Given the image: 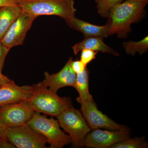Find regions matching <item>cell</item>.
<instances>
[{
    "label": "cell",
    "mask_w": 148,
    "mask_h": 148,
    "mask_svg": "<svg viewBox=\"0 0 148 148\" xmlns=\"http://www.w3.org/2000/svg\"><path fill=\"white\" fill-rule=\"evenodd\" d=\"M18 5V0H0V8Z\"/></svg>",
    "instance_id": "24"
},
{
    "label": "cell",
    "mask_w": 148,
    "mask_h": 148,
    "mask_svg": "<svg viewBox=\"0 0 148 148\" xmlns=\"http://www.w3.org/2000/svg\"><path fill=\"white\" fill-rule=\"evenodd\" d=\"M2 69L0 66V86L4 85L7 84L12 82L13 81L10 79L8 77L3 75L2 73Z\"/></svg>",
    "instance_id": "23"
},
{
    "label": "cell",
    "mask_w": 148,
    "mask_h": 148,
    "mask_svg": "<svg viewBox=\"0 0 148 148\" xmlns=\"http://www.w3.org/2000/svg\"><path fill=\"white\" fill-rule=\"evenodd\" d=\"M123 0H96L98 13L103 17L108 18L112 8L121 3Z\"/></svg>",
    "instance_id": "19"
},
{
    "label": "cell",
    "mask_w": 148,
    "mask_h": 148,
    "mask_svg": "<svg viewBox=\"0 0 148 148\" xmlns=\"http://www.w3.org/2000/svg\"><path fill=\"white\" fill-rule=\"evenodd\" d=\"M148 147V143L146 142L145 137L140 138L136 137L119 142L110 148H147Z\"/></svg>",
    "instance_id": "18"
},
{
    "label": "cell",
    "mask_w": 148,
    "mask_h": 148,
    "mask_svg": "<svg viewBox=\"0 0 148 148\" xmlns=\"http://www.w3.org/2000/svg\"><path fill=\"white\" fill-rule=\"evenodd\" d=\"M89 75L87 67L83 71L76 74L73 87L79 94V96L77 98L78 102L94 100L89 91Z\"/></svg>",
    "instance_id": "16"
},
{
    "label": "cell",
    "mask_w": 148,
    "mask_h": 148,
    "mask_svg": "<svg viewBox=\"0 0 148 148\" xmlns=\"http://www.w3.org/2000/svg\"><path fill=\"white\" fill-rule=\"evenodd\" d=\"M95 1H96V0H95Z\"/></svg>",
    "instance_id": "29"
},
{
    "label": "cell",
    "mask_w": 148,
    "mask_h": 148,
    "mask_svg": "<svg viewBox=\"0 0 148 148\" xmlns=\"http://www.w3.org/2000/svg\"><path fill=\"white\" fill-rule=\"evenodd\" d=\"M0 87H1V86H0Z\"/></svg>",
    "instance_id": "28"
},
{
    "label": "cell",
    "mask_w": 148,
    "mask_h": 148,
    "mask_svg": "<svg viewBox=\"0 0 148 148\" xmlns=\"http://www.w3.org/2000/svg\"><path fill=\"white\" fill-rule=\"evenodd\" d=\"M72 61L73 58L71 57L64 68L56 73L51 75L47 72H45V79L40 82L41 84L55 92H57L62 88L73 87L76 74L72 70L71 66Z\"/></svg>",
    "instance_id": "11"
},
{
    "label": "cell",
    "mask_w": 148,
    "mask_h": 148,
    "mask_svg": "<svg viewBox=\"0 0 148 148\" xmlns=\"http://www.w3.org/2000/svg\"><path fill=\"white\" fill-rule=\"evenodd\" d=\"M56 118L60 127L71 138L73 145L80 147L83 140L91 130L81 112L72 106Z\"/></svg>",
    "instance_id": "5"
},
{
    "label": "cell",
    "mask_w": 148,
    "mask_h": 148,
    "mask_svg": "<svg viewBox=\"0 0 148 148\" xmlns=\"http://www.w3.org/2000/svg\"><path fill=\"white\" fill-rule=\"evenodd\" d=\"M69 27L82 33L84 36H98L107 38L109 36L110 21L103 26H98L76 18L75 16L65 19Z\"/></svg>",
    "instance_id": "13"
},
{
    "label": "cell",
    "mask_w": 148,
    "mask_h": 148,
    "mask_svg": "<svg viewBox=\"0 0 148 148\" xmlns=\"http://www.w3.org/2000/svg\"><path fill=\"white\" fill-rule=\"evenodd\" d=\"M123 46L128 55L134 56L137 52L142 55L146 53L148 50V36L139 41L130 40L125 42L123 43Z\"/></svg>",
    "instance_id": "17"
},
{
    "label": "cell",
    "mask_w": 148,
    "mask_h": 148,
    "mask_svg": "<svg viewBox=\"0 0 148 148\" xmlns=\"http://www.w3.org/2000/svg\"><path fill=\"white\" fill-rule=\"evenodd\" d=\"M130 138L128 129L106 130L98 129L90 131L84 138L81 147L94 148H110L114 144Z\"/></svg>",
    "instance_id": "9"
},
{
    "label": "cell",
    "mask_w": 148,
    "mask_h": 148,
    "mask_svg": "<svg viewBox=\"0 0 148 148\" xmlns=\"http://www.w3.org/2000/svg\"><path fill=\"white\" fill-rule=\"evenodd\" d=\"M34 92L33 86H19L13 81L0 87V107L26 101Z\"/></svg>",
    "instance_id": "12"
},
{
    "label": "cell",
    "mask_w": 148,
    "mask_h": 148,
    "mask_svg": "<svg viewBox=\"0 0 148 148\" xmlns=\"http://www.w3.org/2000/svg\"><path fill=\"white\" fill-rule=\"evenodd\" d=\"M81 112L91 129L106 128L112 130L128 129L126 126L119 124L99 111L94 100L79 101Z\"/></svg>",
    "instance_id": "7"
},
{
    "label": "cell",
    "mask_w": 148,
    "mask_h": 148,
    "mask_svg": "<svg viewBox=\"0 0 148 148\" xmlns=\"http://www.w3.org/2000/svg\"><path fill=\"white\" fill-rule=\"evenodd\" d=\"M36 18V16L22 11L20 16L2 38L1 42L10 49L23 44L27 32Z\"/></svg>",
    "instance_id": "10"
},
{
    "label": "cell",
    "mask_w": 148,
    "mask_h": 148,
    "mask_svg": "<svg viewBox=\"0 0 148 148\" xmlns=\"http://www.w3.org/2000/svg\"><path fill=\"white\" fill-rule=\"evenodd\" d=\"M34 111L27 100L0 107V119L7 127L26 124Z\"/></svg>",
    "instance_id": "8"
},
{
    "label": "cell",
    "mask_w": 148,
    "mask_h": 148,
    "mask_svg": "<svg viewBox=\"0 0 148 148\" xmlns=\"http://www.w3.org/2000/svg\"><path fill=\"white\" fill-rule=\"evenodd\" d=\"M7 127L3 123V122L0 119V138L1 139L7 140L5 135V129Z\"/></svg>",
    "instance_id": "26"
},
{
    "label": "cell",
    "mask_w": 148,
    "mask_h": 148,
    "mask_svg": "<svg viewBox=\"0 0 148 148\" xmlns=\"http://www.w3.org/2000/svg\"><path fill=\"white\" fill-rule=\"evenodd\" d=\"M18 5L0 8V40L22 12Z\"/></svg>",
    "instance_id": "15"
},
{
    "label": "cell",
    "mask_w": 148,
    "mask_h": 148,
    "mask_svg": "<svg viewBox=\"0 0 148 148\" xmlns=\"http://www.w3.org/2000/svg\"><path fill=\"white\" fill-rule=\"evenodd\" d=\"M33 86L34 92L27 101L34 112L57 117L73 106L71 98L60 97L40 82Z\"/></svg>",
    "instance_id": "2"
},
{
    "label": "cell",
    "mask_w": 148,
    "mask_h": 148,
    "mask_svg": "<svg viewBox=\"0 0 148 148\" xmlns=\"http://www.w3.org/2000/svg\"><path fill=\"white\" fill-rule=\"evenodd\" d=\"M103 39V37L98 36H84L82 41L72 47L74 54L76 55L83 49H86L119 56L118 52L107 45Z\"/></svg>",
    "instance_id": "14"
},
{
    "label": "cell",
    "mask_w": 148,
    "mask_h": 148,
    "mask_svg": "<svg viewBox=\"0 0 148 148\" xmlns=\"http://www.w3.org/2000/svg\"><path fill=\"white\" fill-rule=\"evenodd\" d=\"M74 0H18L22 11L37 17L55 15L64 20L75 16Z\"/></svg>",
    "instance_id": "3"
},
{
    "label": "cell",
    "mask_w": 148,
    "mask_h": 148,
    "mask_svg": "<svg viewBox=\"0 0 148 148\" xmlns=\"http://www.w3.org/2000/svg\"><path fill=\"white\" fill-rule=\"evenodd\" d=\"M26 124L47 139L49 148H63L72 143L70 136L60 129L58 120L53 117L48 118L40 113L34 112Z\"/></svg>",
    "instance_id": "4"
},
{
    "label": "cell",
    "mask_w": 148,
    "mask_h": 148,
    "mask_svg": "<svg viewBox=\"0 0 148 148\" xmlns=\"http://www.w3.org/2000/svg\"><path fill=\"white\" fill-rule=\"evenodd\" d=\"M71 66L73 71L76 74L83 71L87 67L80 60L75 61L73 60Z\"/></svg>",
    "instance_id": "22"
},
{
    "label": "cell",
    "mask_w": 148,
    "mask_h": 148,
    "mask_svg": "<svg viewBox=\"0 0 148 148\" xmlns=\"http://www.w3.org/2000/svg\"><path fill=\"white\" fill-rule=\"evenodd\" d=\"M0 148H13L16 147L8 140L0 138Z\"/></svg>",
    "instance_id": "25"
},
{
    "label": "cell",
    "mask_w": 148,
    "mask_h": 148,
    "mask_svg": "<svg viewBox=\"0 0 148 148\" xmlns=\"http://www.w3.org/2000/svg\"><path fill=\"white\" fill-rule=\"evenodd\" d=\"M98 52V51L89 49H83L81 51L80 61L85 66H87L88 64L96 58V56Z\"/></svg>",
    "instance_id": "20"
},
{
    "label": "cell",
    "mask_w": 148,
    "mask_h": 148,
    "mask_svg": "<svg viewBox=\"0 0 148 148\" xmlns=\"http://www.w3.org/2000/svg\"><path fill=\"white\" fill-rule=\"evenodd\" d=\"M131 1H148V0H131Z\"/></svg>",
    "instance_id": "27"
},
{
    "label": "cell",
    "mask_w": 148,
    "mask_h": 148,
    "mask_svg": "<svg viewBox=\"0 0 148 148\" xmlns=\"http://www.w3.org/2000/svg\"><path fill=\"white\" fill-rule=\"evenodd\" d=\"M148 1L127 0L112 8L108 17L109 36L116 34L120 38H126L132 31V24L143 18Z\"/></svg>",
    "instance_id": "1"
},
{
    "label": "cell",
    "mask_w": 148,
    "mask_h": 148,
    "mask_svg": "<svg viewBox=\"0 0 148 148\" xmlns=\"http://www.w3.org/2000/svg\"><path fill=\"white\" fill-rule=\"evenodd\" d=\"M11 49L3 44L0 40V66L3 69L7 55Z\"/></svg>",
    "instance_id": "21"
},
{
    "label": "cell",
    "mask_w": 148,
    "mask_h": 148,
    "mask_svg": "<svg viewBox=\"0 0 148 148\" xmlns=\"http://www.w3.org/2000/svg\"><path fill=\"white\" fill-rule=\"evenodd\" d=\"M6 138L15 147L47 148V139L27 124L14 127H7Z\"/></svg>",
    "instance_id": "6"
}]
</instances>
